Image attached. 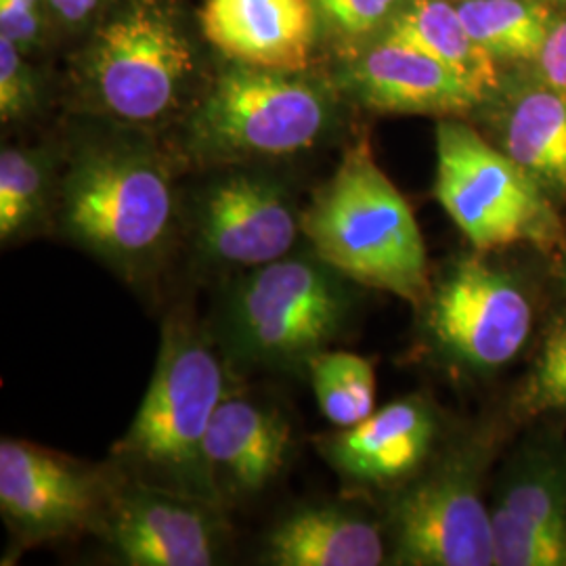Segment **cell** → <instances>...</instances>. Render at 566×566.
Here are the masks:
<instances>
[{"mask_svg":"<svg viewBox=\"0 0 566 566\" xmlns=\"http://www.w3.org/2000/svg\"><path fill=\"white\" fill-rule=\"evenodd\" d=\"M227 395V365L217 348L189 313H170L151 380L137 416L112 447L109 465L130 481L219 504L206 441Z\"/></svg>","mask_w":566,"mask_h":566,"instance_id":"6da1fadb","label":"cell"},{"mask_svg":"<svg viewBox=\"0 0 566 566\" xmlns=\"http://www.w3.org/2000/svg\"><path fill=\"white\" fill-rule=\"evenodd\" d=\"M65 238L133 285L154 280L175 242L177 200L151 147L103 143L82 149L61 182Z\"/></svg>","mask_w":566,"mask_h":566,"instance_id":"7a4b0ae2","label":"cell"},{"mask_svg":"<svg viewBox=\"0 0 566 566\" xmlns=\"http://www.w3.org/2000/svg\"><path fill=\"white\" fill-rule=\"evenodd\" d=\"M303 233L306 245L350 282L413 306L426 303L432 283L422 231L365 139L346 149L304 208Z\"/></svg>","mask_w":566,"mask_h":566,"instance_id":"3957f363","label":"cell"},{"mask_svg":"<svg viewBox=\"0 0 566 566\" xmlns=\"http://www.w3.org/2000/svg\"><path fill=\"white\" fill-rule=\"evenodd\" d=\"M355 285L308 245L245 271L221 308L224 355L248 367L306 369L350 322Z\"/></svg>","mask_w":566,"mask_h":566,"instance_id":"277c9868","label":"cell"},{"mask_svg":"<svg viewBox=\"0 0 566 566\" xmlns=\"http://www.w3.org/2000/svg\"><path fill=\"white\" fill-rule=\"evenodd\" d=\"M334 122V97L292 72L235 63L187 122L189 151L203 163L285 158L315 147Z\"/></svg>","mask_w":566,"mask_h":566,"instance_id":"5b68a950","label":"cell"},{"mask_svg":"<svg viewBox=\"0 0 566 566\" xmlns=\"http://www.w3.org/2000/svg\"><path fill=\"white\" fill-rule=\"evenodd\" d=\"M434 196L481 252L560 240L558 219L542 185L462 122L441 120L437 126Z\"/></svg>","mask_w":566,"mask_h":566,"instance_id":"8992f818","label":"cell"},{"mask_svg":"<svg viewBox=\"0 0 566 566\" xmlns=\"http://www.w3.org/2000/svg\"><path fill=\"white\" fill-rule=\"evenodd\" d=\"M193 55L154 0H137L97 32L84 65L91 105L112 120L149 126L181 107Z\"/></svg>","mask_w":566,"mask_h":566,"instance_id":"52a82bcc","label":"cell"},{"mask_svg":"<svg viewBox=\"0 0 566 566\" xmlns=\"http://www.w3.org/2000/svg\"><path fill=\"white\" fill-rule=\"evenodd\" d=\"M483 462L481 449L462 447L401 485L388 512L392 565H495Z\"/></svg>","mask_w":566,"mask_h":566,"instance_id":"ba28073f","label":"cell"},{"mask_svg":"<svg viewBox=\"0 0 566 566\" xmlns=\"http://www.w3.org/2000/svg\"><path fill=\"white\" fill-rule=\"evenodd\" d=\"M116 470L23 439L0 443V514L21 547L95 533Z\"/></svg>","mask_w":566,"mask_h":566,"instance_id":"9c48e42d","label":"cell"},{"mask_svg":"<svg viewBox=\"0 0 566 566\" xmlns=\"http://www.w3.org/2000/svg\"><path fill=\"white\" fill-rule=\"evenodd\" d=\"M422 308L432 344L453 364L479 371L512 361L533 327L523 287L481 259L451 264Z\"/></svg>","mask_w":566,"mask_h":566,"instance_id":"30bf717a","label":"cell"},{"mask_svg":"<svg viewBox=\"0 0 566 566\" xmlns=\"http://www.w3.org/2000/svg\"><path fill=\"white\" fill-rule=\"evenodd\" d=\"M227 507L145 485L116 470L95 535L130 566H212L229 546Z\"/></svg>","mask_w":566,"mask_h":566,"instance_id":"8fae6325","label":"cell"},{"mask_svg":"<svg viewBox=\"0 0 566 566\" xmlns=\"http://www.w3.org/2000/svg\"><path fill=\"white\" fill-rule=\"evenodd\" d=\"M301 240L303 210L280 182L245 170L206 187L189 233L203 266L243 273L292 254Z\"/></svg>","mask_w":566,"mask_h":566,"instance_id":"7c38bea8","label":"cell"},{"mask_svg":"<svg viewBox=\"0 0 566 566\" xmlns=\"http://www.w3.org/2000/svg\"><path fill=\"white\" fill-rule=\"evenodd\" d=\"M439 420L422 395L376 409L361 424L317 437V451L346 485L388 489L411 481L437 443Z\"/></svg>","mask_w":566,"mask_h":566,"instance_id":"4fadbf2b","label":"cell"},{"mask_svg":"<svg viewBox=\"0 0 566 566\" xmlns=\"http://www.w3.org/2000/svg\"><path fill=\"white\" fill-rule=\"evenodd\" d=\"M292 426L280 409L227 395L212 418L206 462L223 507L261 495L290 460Z\"/></svg>","mask_w":566,"mask_h":566,"instance_id":"5bb4252c","label":"cell"},{"mask_svg":"<svg viewBox=\"0 0 566 566\" xmlns=\"http://www.w3.org/2000/svg\"><path fill=\"white\" fill-rule=\"evenodd\" d=\"M315 0H206L203 36L235 63L298 74L315 39Z\"/></svg>","mask_w":566,"mask_h":566,"instance_id":"9a60e30c","label":"cell"},{"mask_svg":"<svg viewBox=\"0 0 566 566\" xmlns=\"http://www.w3.org/2000/svg\"><path fill=\"white\" fill-rule=\"evenodd\" d=\"M346 86L361 105L386 114L460 116L486 97L443 63L386 41L350 70Z\"/></svg>","mask_w":566,"mask_h":566,"instance_id":"2e32d148","label":"cell"},{"mask_svg":"<svg viewBox=\"0 0 566 566\" xmlns=\"http://www.w3.org/2000/svg\"><path fill=\"white\" fill-rule=\"evenodd\" d=\"M386 560L382 528L338 504L304 506L283 516L264 539L273 566H378Z\"/></svg>","mask_w":566,"mask_h":566,"instance_id":"e0dca14e","label":"cell"},{"mask_svg":"<svg viewBox=\"0 0 566 566\" xmlns=\"http://www.w3.org/2000/svg\"><path fill=\"white\" fill-rule=\"evenodd\" d=\"M385 41L424 53L485 93L500 82L495 57L472 39L458 7H451L446 0L409 2L390 21Z\"/></svg>","mask_w":566,"mask_h":566,"instance_id":"ac0fdd59","label":"cell"},{"mask_svg":"<svg viewBox=\"0 0 566 566\" xmlns=\"http://www.w3.org/2000/svg\"><path fill=\"white\" fill-rule=\"evenodd\" d=\"M506 154L552 189L566 191V93L526 91L506 122Z\"/></svg>","mask_w":566,"mask_h":566,"instance_id":"d6986e66","label":"cell"},{"mask_svg":"<svg viewBox=\"0 0 566 566\" xmlns=\"http://www.w3.org/2000/svg\"><path fill=\"white\" fill-rule=\"evenodd\" d=\"M51 223V166L41 151L4 147L0 154V242L32 240Z\"/></svg>","mask_w":566,"mask_h":566,"instance_id":"ffe728a7","label":"cell"},{"mask_svg":"<svg viewBox=\"0 0 566 566\" xmlns=\"http://www.w3.org/2000/svg\"><path fill=\"white\" fill-rule=\"evenodd\" d=\"M526 525L566 537V458L554 451L521 455L502 483L497 506Z\"/></svg>","mask_w":566,"mask_h":566,"instance_id":"44dd1931","label":"cell"},{"mask_svg":"<svg viewBox=\"0 0 566 566\" xmlns=\"http://www.w3.org/2000/svg\"><path fill=\"white\" fill-rule=\"evenodd\" d=\"M458 11L495 60H539L552 30L546 9L526 0H464Z\"/></svg>","mask_w":566,"mask_h":566,"instance_id":"7402d4cb","label":"cell"},{"mask_svg":"<svg viewBox=\"0 0 566 566\" xmlns=\"http://www.w3.org/2000/svg\"><path fill=\"white\" fill-rule=\"evenodd\" d=\"M325 420L334 428L361 424L376 411V371L371 361L346 350H324L306 365Z\"/></svg>","mask_w":566,"mask_h":566,"instance_id":"603a6c76","label":"cell"},{"mask_svg":"<svg viewBox=\"0 0 566 566\" xmlns=\"http://www.w3.org/2000/svg\"><path fill=\"white\" fill-rule=\"evenodd\" d=\"M497 566H566V537L526 525L504 510H491Z\"/></svg>","mask_w":566,"mask_h":566,"instance_id":"cb8c5ba5","label":"cell"},{"mask_svg":"<svg viewBox=\"0 0 566 566\" xmlns=\"http://www.w3.org/2000/svg\"><path fill=\"white\" fill-rule=\"evenodd\" d=\"M521 407L526 413L566 411V324L556 325L547 334L523 386Z\"/></svg>","mask_w":566,"mask_h":566,"instance_id":"d4e9b609","label":"cell"},{"mask_svg":"<svg viewBox=\"0 0 566 566\" xmlns=\"http://www.w3.org/2000/svg\"><path fill=\"white\" fill-rule=\"evenodd\" d=\"M39 105V88L32 72L21 61L20 46L0 36V118L23 120Z\"/></svg>","mask_w":566,"mask_h":566,"instance_id":"484cf974","label":"cell"},{"mask_svg":"<svg viewBox=\"0 0 566 566\" xmlns=\"http://www.w3.org/2000/svg\"><path fill=\"white\" fill-rule=\"evenodd\" d=\"M397 0H315L317 18L336 36L357 39L371 32Z\"/></svg>","mask_w":566,"mask_h":566,"instance_id":"4316f807","label":"cell"},{"mask_svg":"<svg viewBox=\"0 0 566 566\" xmlns=\"http://www.w3.org/2000/svg\"><path fill=\"white\" fill-rule=\"evenodd\" d=\"M42 0H0V36H7L20 49L41 36Z\"/></svg>","mask_w":566,"mask_h":566,"instance_id":"83f0119b","label":"cell"},{"mask_svg":"<svg viewBox=\"0 0 566 566\" xmlns=\"http://www.w3.org/2000/svg\"><path fill=\"white\" fill-rule=\"evenodd\" d=\"M539 67L547 86L566 93V21L549 30L539 55Z\"/></svg>","mask_w":566,"mask_h":566,"instance_id":"f1b7e54d","label":"cell"},{"mask_svg":"<svg viewBox=\"0 0 566 566\" xmlns=\"http://www.w3.org/2000/svg\"><path fill=\"white\" fill-rule=\"evenodd\" d=\"M97 4L99 0H49L53 13L67 23L86 20L97 9Z\"/></svg>","mask_w":566,"mask_h":566,"instance_id":"f546056e","label":"cell"},{"mask_svg":"<svg viewBox=\"0 0 566 566\" xmlns=\"http://www.w3.org/2000/svg\"><path fill=\"white\" fill-rule=\"evenodd\" d=\"M547 2H556V4H566V0H547Z\"/></svg>","mask_w":566,"mask_h":566,"instance_id":"4dcf8cb0","label":"cell"},{"mask_svg":"<svg viewBox=\"0 0 566 566\" xmlns=\"http://www.w3.org/2000/svg\"><path fill=\"white\" fill-rule=\"evenodd\" d=\"M563 275H565V285H566V261H565V271H563Z\"/></svg>","mask_w":566,"mask_h":566,"instance_id":"1f68e13d","label":"cell"}]
</instances>
